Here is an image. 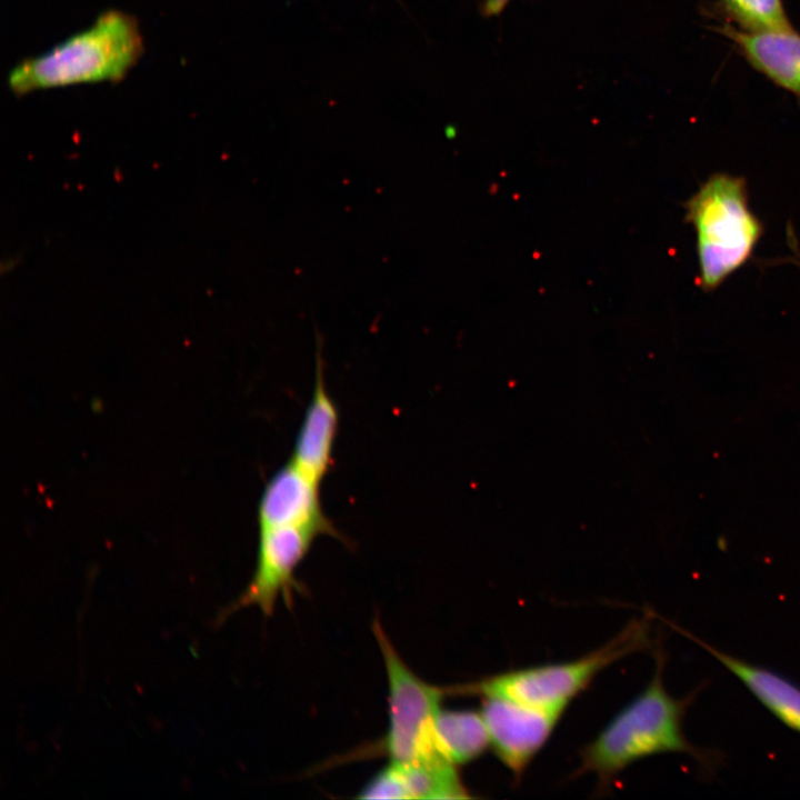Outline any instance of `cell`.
<instances>
[{
  "instance_id": "obj_1",
  "label": "cell",
  "mask_w": 800,
  "mask_h": 800,
  "mask_svg": "<svg viewBox=\"0 0 800 800\" xmlns=\"http://www.w3.org/2000/svg\"><path fill=\"white\" fill-rule=\"evenodd\" d=\"M664 660L658 647L656 671L644 690L579 750L576 774H593L598 791L604 793L627 767L658 753H687L708 771L718 766L719 753L696 747L686 738L682 722L697 691L681 699L672 697L662 681Z\"/></svg>"
},
{
  "instance_id": "obj_2",
  "label": "cell",
  "mask_w": 800,
  "mask_h": 800,
  "mask_svg": "<svg viewBox=\"0 0 800 800\" xmlns=\"http://www.w3.org/2000/svg\"><path fill=\"white\" fill-rule=\"evenodd\" d=\"M142 51L137 20L126 12L109 10L89 28L18 63L8 82L17 96L82 83L114 82L126 77Z\"/></svg>"
},
{
  "instance_id": "obj_3",
  "label": "cell",
  "mask_w": 800,
  "mask_h": 800,
  "mask_svg": "<svg viewBox=\"0 0 800 800\" xmlns=\"http://www.w3.org/2000/svg\"><path fill=\"white\" fill-rule=\"evenodd\" d=\"M686 220L696 231L699 284L717 289L751 257L762 224L750 210L746 180L716 173L686 203Z\"/></svg>"
},
{
  "instance_id": "obj_4",
  "label": "cell",
  "mask_w": 800,
  "mask_h": 800,
  "mask_svg": "<svg viewBox=\"0 0 800 800\" xmlns=\"http://www.w3.org/2000/svg\"><path fill=\"white\" fill-rule=\"evenodd\" d=\"M649 621L630 622L612 640L580 658L492 674L449 686L450 696L504 698L531 706L564 708L611 663L648 648Z\"/></svg>"
},
{
  "instance_id": "obj_5",
  "label": "cell",
  "mask_w": 800,
  "mask_h": 800,
  "mask_svg": "<svg viewBox=\"0 0 800 800\" xmlns=\"http://www.w3.org/2000/svg\"><path fill=\"white\" fill-rule=\"evenodd\" d=\"M373 634L383 657L388 679L389 727L386 736L360 756L387 754L401 766H423L448 761L437 748L434 721L448 687L420 679L401 659L379 620ZM450 762V761H449Z\"/></svg>"
},
{
  "instance_id": "obj_6",
  "label": "cell",
  "mask_w": 800,
  "mask_h": 800,
  "mask_svg": "<svg viewBox=\"0 0 800 800\" xmlns=\"http://www.w3.org/2000/svg\"><path fill=\"white\" fill-rule=\"evenodd\" d=\"M317 536L319 533L316 530L303 527L259 529L257 566L252 579L223 616L251 606L270 616L280 597L291 606L293 593L301 591L294 577L296 569Z\"/></svg>"
},
{
  "instance_id": "obj_7",
  "label": "cell",
  "mask_w": 800,
  "mask_h": 800,
  "mask_svg": "<svg viewBox=\"0 0 800 800\" xmlns=\"http://www.w3.org/2000/svg\"><path fill=\"white\" fill-rule=\"evenodd\" d=\"M490 747L519 781L554 730L564 708L531 706L504 698H481Z\"/></svg>"
},
{
  "instance_id": "obj_8",
  "label": "cell",
  "mask_w": 800,
  "mask_h": 800,
  "mask_svg": "<svg viewBox=\"0 0 800 800\" xmlns=\"http://www.w3.org/2000/svg\"><path fill=\"white\" fill-rule=\"evenodd\" d=\"M320 483L289 461L268 481L258 506L259 529L303 527L341 538L326 517Z\"/></svg>"
},
{
  "instance_id": "obj_9",
  "label": "cell",
  "mask_w": 800,
  "mask_h": 800,
  "mask_svg": "<svg viewBox=\"0 0 800 800\" xmlns=\"http://www.w3.org/2000/svg\"><path fill=\"white\" fill-rule=\"evenodd\" d=\"M338 426V408L326 389L322 363L318 361L313 392L290 461L319 483L331 466Z\"/></svg>"
},
{
  "instance_id": "obj_10",
  "label": "cell",
  "mask_w": 800,
  "mask_h": 800,
  "mask_svg": "<svg viewBox=\"0 0 800 800\" xmlns=\"http://www.w3.org/2000/svg\"><path fill=\"white\" fill-rule=\"evenodd\" d=\"M746 60L773 83L800 101V34L786 29L744 31L724 27Z\"/></svg>"
},
{
  "instance_id": "obj_11",
  "label": "cell",
  "mask_w": 800,
  "mask_h": 800,
  "mask_svg": "<svg viewBox=\"0 0 800 800\" xmlns=\"http://www.w3.org/2000/svg\"><path fill=\"white\" fill-rule=\"evenodd\" d=\"M671 627L712 654L776 718L800 733V687L797 683L774 670L720 651L676 624H671Z\"/></svg>"
},
{
  "instance_id": "obj_12",
  "label": "cell",
  "mask_w": 800,
  "mask_h": 800,
  "mask_svg": "<svg viewBox=\"0 0 800 800\" xmlns=\"http://www.w3.org/2000/svg\"><path fill=\"white\" fill-rule=\"evenodd\" d=\"M434 734L441 756L457 767L476 760L490 747L480 711L440 709L434 721Z\"/></svg>"
},
{
  "instance_id": "obj_13",
  "label": "cell",
  "mask_w": 800,
  "mask_h": 800,
  "mask_svg": "<svg viewBox=\"0 0 800 800\" xmlns=\"http://www.w3.org/2000/svg\"><path fill=\"white\" fill-rule=\"evenodd\" d=\"M721 8L740 30L790 28L782 0H721Z\"/></svg>"
},
{
  "instance_id": "obj_14",
  "label": "cell",
  "mask_w": 800,
  "mask_h": 800,
  "mask_svg": "<svg viewBox=\"0 0 800 800\" xmlns=\"http://www.w3.org/2000/svg\"><path fill=\"white\" fill-rule=\"evenodd\" d=\"M360 799H410L400 766L390 762L358 794Z\"/></svg>"
},
{
  "instance_id": "obj_15",
  "label": "cell",
  "mask_w": 800,
  "mask_h": 800,
  "mask_svg": "<svg viewBox=\"0 0 800 800\" xmlns=\"http://www.w3.org/2000/svg\"><path fill=\"white\" fill-rule=\"evenodd\" d=\"M511 0H483L481 3V14L484 18L500 16Z\"/></svg>"
}]
</instances>
